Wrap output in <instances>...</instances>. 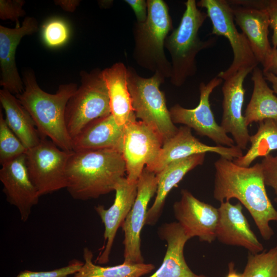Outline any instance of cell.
I'll list each match as a JSON object with an SVG mask.
<instances>
[{
    "instance_id": "obj_8",
    "label": "cell",
    "mask_w": 277,
    "mask_h": 277,
    "mask_svg": "<svg viewBox=\"0 0 277 277\" xmlns=\"http://www.w3.org/2000/svg\"><path fill=\"white\" fill-rule=\"evenodd\" d=\"M198 7L205 8L212 26L211 34L226 38L232 48L233 58L230 66L217 76L225 80L240 69L258 66L259 64L243 33L236 29L232 8L226 0H201Z\"/></svg>"
},
{
    "instance_id": "obj_24",
    "label": "cell",
    "mask_w": 277,
    "mask_h": 277,
    "mask_svg": "<svg viewBox=\"0 0 277 277\" xmlns=\"http://www.w3.org/2000/svg\"><path fill=\"white\" fill-rule=\"evenodd\" d=\"M127 68L121 62L102 70L108 89L111 114L121 126L136 119L127 85Z\"/></svg>"
},
{
    "instance_id": "obj_32",
    "label": "cell",
    "mask_w": 277,
    "mask_h": 277,
    "mask_svg": "<svg viewBox=\"0 0 277 277\" xmlns=\"http://www.w3.org/2000/svg\"><path fill=\"white\" fill-rule=\"evenodd\" d=\"M84 262L74 259L64 267L49 270L33 271L25 270L21 271L15 277H68L76 273L82 267Z\"/></svg>"
},
{
    "instance_id": "obj_18",
    "label": "cell",
    "mask_w": 277,
    "mask_h": 277,
    "mask_svg": "<svg viewBox=\"0 0 277 277\" xmlns=\"http://www.w3.org/2000/svg\"><path fill=\"white\" fill-rule=\"evenodd\" d=\"M38 29L37 20L31 16L26 17L19 27L0 26V85L15 95L25 88L15 62L17 47L24 36L36 32Z\"/></svg>"
},
{
    "instance_id": "obj_12",
    "label": "cell",
    "mask_w": 277,
    "mask_h": 277,
    "mask_svg": "<svg viewBox=\"0 0 277 277\" xmlns=\"http://www.w3.org/2000/svg\"><path fill=\"white\" fill-rule=\"evenodd\" d=\"M156 174L145 168L137 181V194L134 203L121 226L124 233V263H144L141 252V233L145 225L148 205L156 194Z\"/></svg>"
},
{
    "instance_id": "obj_22",
    "label": "cell",
    "mask_w": 277,
    "mask_h": 277,
    "mask_svg": "<svg viewBox=\"0 0 277 277\" xmlns=\"http://www.w3.org/2000/svg\"><path fill=\"white\" fill-rule=\"evenodd\" d=\"M124 130L112 114L95 120L72 140L73 151L111 149L121 153Z\"/></svg>"
},
{
    "instance_id": "obj_39",
    "label": "cell",
    "mask_w": 277,
    "mask_h": 277,
    "mask_svg": "<svg viewBox=\"0 0 277 277\" xmlns=\"http://www.w3.org/2000/svg\"><path fill=\"white\" fill-rule=\"evenodd\" d=\"M263 74L265 80L272 84L273 90L277 94V75L270 72H265Z\"/></svg>"
},
{
    "instance_id": "obj_11",
    "label": "cell",
    "mask_w": 277,
    "mask_h": 277,
    "mask_svg": "<svg viewBox=\"0 0 277 277\" xmlns=\"http://www.w3.org/2000/svg\"><path fill=\"white\" fill-rule=\"evenodd\" d=\"M223 80L216 76L207 84L200 83V101L195 108L187 109L175 104L169 109V112L174 124H183L193 129L197 134L208 137L216 145L233 147L235 146L234 140L217 124L209 101L210 94Z\"/></svg>"
},
{
    "instance_id": "obj_29",
    "label": "cell",
    "mask_w": 277,
    "mask_h": 277,
    "mask_svg": "<svg viewBox=\"0 0 277 277\" xmlns=\"http://www.w3.org/2000/svg\"><path fill=\"white\" fill-rule=\"evenodd\" d=\"M240 277H277V244L268 250L249 253Z\"/></svg>"
},
{
    "instance_id": "obj_6",
    "label": "cell",
    "mask_w": 277,
    "mask_h": 277,
    "mask_svg": "<svg viewBox=\"0 0 277 277\" xmlns=\"http://www.w3.org/2000/svg\"><path fill=\"white\" fill-rule=\"evenodd\" d=\"M165 80L157 72L145 78L134 68L127 67V85L135 116L156 131L164 142L178 130L171 120L164 93L160 89Z\"/></svg>"
},
{
    "instance_id": "obj_4",
    "label": "cell",
    "mask_w": 277,
    "mask_h": 277,
    "mask_svg": "<svg viewBox=\"0 0 277 277\" xmlns=\"http://www.w3.org/2000/svg\"><path fill=\"white\" fill-rule=\"evenodd\" d=\"M185 10L178 27L167 37L165 48L171 59L170 82L175 86H182L197 71L196 56L202 50L208 49L216 43L213 37L202 40L199 35L208 17L206 12L201 11L195 0L185 3Z\"/></svg>"
},
{
    "instance_id": "obj_16",
    "label": "cell",
    "mask_w": 277,
    "mask_h": 277,
    "mask_svg": "<svg viewBox=\"0 0 277 277\" xmlns=\"http://www.w3.org/2000/svg\"><path fill=\"white\" fill-rule=\"evenodd\" d=\"M254 68L240 69L224 80L222 88L223 114L220 126L226 133L231 134L236 146L242 150L246 148L250 136L242 113L245 93L243 84Z\"/></svg>"
},
{
    "instance_id": "obj_36",
    "label": "cell",
    "mask_w": 277,
    "mask_h": 277,
    "mask_svg": "<svg viewBox=\"0 0 277 277\" xmlns=\"http://www.w3.org/2000/svg\"><path fill=\"white\" fill-rule=\"evenodd\" d=\"M133 10L138 23L145 22L147 18V2L145 0H125Z\"/></svg>"
},
{
    "instance_id": "obj_26",
    "label": "cell",
    "mask_w": 277,
    "mask_h": 277,
    "mask_svg": "<svg viewBox=\"0 0 277 277\" xmlns=\"http://www.w3.org/2000/svg\"><path fill=\"white\" fill-rule=\"evenodd\" d=\"M253 84L251 98L244 113L246 125L267 119L277 120V96L267 85L263 71L258 66L252 71Z\"/></svg>"
},
{
    "instance_id": "obj_17",
    "label": "cell",
    "mask_w": 277,
    "mask_h": 277,
    "mask_svg": "<svg viewBox=\"0 0 277 277\" xmlns=\"http://www.w3.org/2000/svg\"><path fill=\"white\" fill-rule=\"evenodd\" d=\"M112 205L106 209L98 205L94 209L104 224V243L94 263L105 264L109 261L111 251L117 231L130 211L137 194V182H130L126 177L117 183Z\"/></svg>"
},
{
    "instance_id": "obj_23",
    "label": "cell",
    "mask_w": 277,
    "mask_h": 277,
    "mask_svg": "<svg viewBox=\"0 0 277 277\" xmlns=\"http://www.w3.org/2000/svg\"><path fill=\"white\" fill-rule=\"evenodd\" d=\"M206 153L197 154L173 161L156 174L157 180L156 195L153 204L148 209L145 225L152 226L157 223L170 191L188 172L202 165Z\"/></svg>"
},
{
    "instance_id": "obj_5",
    "label": "cell",
    "mask_w": 277,
    "mask_h": 277,
    "mask_svg": "<svg viewBox=\"0 0 277 277\" xmlns=\"http://www.w3.org/2000/svg\"><path fill=\"white\" fill-rule=\"evenodd\" d=\"M148 15L144 23L133 26V57L141 67L170 78L171 64L165 53V43L173 29L169 7L163 0H147Z\"/></svg>"
},
{
    "instance_id": "obj_9",
    "label": "cell",
    "mask_w": 277,
    "mask_h": 277,
    "mask_svg": "<svg viewBox=\"0 0 277 277\" xmlns=\"http://www.w3.org/2000/svg\"><path fill=\"white\" fill-rule=\"evenodd\" d=\"M72 152L62 150L46 138L27 150L26 164L41 196L66 188V167Z\"/></svg>"
},
{
    "instance_id": "obj_38",
    "label": "cell",
    "mask_w": 277,
    "mask_h": 277,
    "mask_svg": "<svg viewBox=\"0 0 277 277\" xmlns=\"http://www.w3.org/2000/svg\"><path fill=\"white\" fill-rule=\"evenodd\" d=\"M263 72H270L277 75V48L273 49L268 66Z\"/></svg>"
},
{
    "instance_id": "obj_1",
    "label": "cell",
    "mask_w": 277,
    "mask_h": 277,
    "mask_svg": "<svg viewBox=\"0 0 277 277\" xmlns=\"http://www.w3.org/2000/svg\"><path fill=\"white\" fill-rule=\"evenodd\" d=\"M214 166V199L220 203L237 199L250 214L262 238L269 240L274 235L270 223L277 222V210L267 193L261 163L244 167L220 157Z\"/></svg>"
},
{
    "instance_id": "obj_20",
    "label": "cell",
    "mask_w": 277,
    "mask_h": 277,
    "mask_svg": "<svg viewBox=\"0 0 277 277\" xmlns=\"http://www.w3.org/2000/svg\"><path fill=\"white\" fill-rule=\"evenodd\" d=\"M234 20L247 38L263 70L268 66L273 48L268 39L269 15L264 9L230 5Z\"/></svg>"
},
{
    "instance_id": "obj_25",
    "label": "cell",
    "mask_w": 277,
    "mask_h": 277,
    "mask_svg": "<svg viewBox=\"0 0 277 277\" xmlns=\"http://www.w3.org/2000/svg\"><path fill=\"white\" fill-rule=\"evenodd\" d=\"M0 102L4 109L6 123L27 149L41 142L42 137L35 122L28 111L19 102L16 96L3 88L0 90Z\"/></svg>"
},
{
    "instance_id": "obj_13",
    "label": "cell",
    "mask_w": 277,
    "mask_h": 277,
    "mask_svg": "<svg viewBox=\"0 0 277 277\" xmlns=\"http://www.w3.org/2000/svg\"><path fill=\"white\" fill-rule=\"evenodd\" d=\"M207 152L216 153L231 161L243 155V150L236 145L212 146L204 144L192 135L190 128L184 126L178 128L174 135L163 143L156 160L145 168L156 174L173 161Z\"/></svg>"
},
{
    "instance_id": "obj_37",
    "label": "cell",
    "mask_w": 277,
    "mask_h": 277,
    "mask_svg": "<svg viewBox=\"0 0 277 277\" xmlns=\"http://www.w3.org/2000/svg\"><path fill=\"white\" fill-rule=\"evenodd\" d=\"M79 0H56L54 3L65 11L74 12L80 4Z\"/></svg>"
},
{
    "instance_id": "obj_33",
    "label": "cell",
    "mask_w": 277,
    "mask_h": 277,
    "mask_svg": "<svg viewBox=\"0 0 277 277\" xmlns=\"http://www.w3.org/2000/svg\"><path fill=\"white\" fill-rule=\"evenodd\" d=\"M247 7L265 10L269 15L270 27L273 30L272 44L273 49L277 48V0H246Z\"/></svg>"
},
{
    "instance_id": "obj_28",
    "label": "cell",
    "mask_w": 277,
    "mask_h": 277,
    "mask_svg": "<svg viewBox=\"0 0 277 277\" xmlns=\"http://www.w3.org/2000/svg\"><path fill=\"white\" fill-rule=\"evenodd\" d=\"M258 123L257 131L250 136L249 149L245 154L233 160L240 166L249 167L256 159L264 157L277 150V120L267 119Z\"/></svg>"
},
{
    "instance_id": "obj_30",
    "label": "cell",
    "mask_w": 277,
    "mask_h": 277,
    "mask_svg": "<svg viewBox=\"0 0 277 277\" xmlns=\"http://www.w3.org/2000/svg\"><path fill=\"white\" fill-rule=\"evenodd\" d=\"M21 141L8 127L5 118L0 112V164L3 165L27 151Z\"/></svg>"
},
{
    "instance_id": "obj_35",
    "label": "cell",
    "mask_w": 277,
    "mask_h": 277,
    "mask_svg": "<svg viewBox=\"0 0 277 277\" xmlns=\"http://www.w3.org/2000/svg\"><path fill=\"white\" fill-rule=\"evenodd\" d=\"M260 163L265 185L273 189L275 196L274 201L277 203V154L274 156L268 155Z\"/></svg>"
},
{
    "instance_id": "obj_3",
    "label": "cell",
    "mask_w": 277,
    "mask_h": 277,
    "mask_svg": "<svg viewBox=\"0 0 277 277\" xmlns=\"http://www.w3.org/2000/svg\"><path fill=\"white\" fill-rule=\"evenodd\" d=\"M24 91L16 97L34 120L42 138L49 137L62 150L72 152V139L66 127L65 110L68 100L77 88L75 83L61 84L54 94L43 90L34 72H23Z\"/></svg>"
},
{
    "instance_id": "obj_10",
    "label": "cell",
    "mask_w": 277,
    "mask_h": 277,
    "mask_svg": "<svg viewBox=\"0 0 277 277\" xmlns=\"http://www.w3.org/2000/svg\"><path fill=\"white\" fill-rule=\"evenodd\" d=\"M163 143L161 136L141 121L135 119L125 125L121 154L129 182H137L143 169L154 162Z\"/></svg>"
},
{
    "instance_id": "obj_7",
    "label": "cell",
    "mask_w": 277,
    "mask_h": 277,
    "mask_svg": "<svg viewBox=\"0 0 277 277\" xmlns=\"http://www.w3.org/2000/svg\"><path fill=\"white\" fill-rule=\"evenodd\" d=\"M80 86L70 97L65 110V122L72 140L87 125L111 114L108 89L102 70L80 72Z\"/></svg>"
},
{
    "instance_id": "obj_31",
    "label": "cell",
    "mask_w": 277,
    "mask_h": 277,
    "mask_svg": "<svg viewBox=\"0 0 277 277\" xmlns=\"http://www.w3.org/2000/svg\"><path fill=\"white\" fill-rule=\"evenodd\" d=\"M69 36V27L62 19H49L42 26V39L48 47L55 48L63 46L67 42Z\"/></svg>"
},
{
    "instance_id": "obj_21",
    "label": "cell",
    "mask_w": 277,
    "mask_h": 277,
    "mask_svg": "<svg viewBox=\"0 0 277 277\" xmlns=\"http://www.w3.org/2000/svg\"><path fill=\"white\" fill-rule=\"evenodd\" d=\"M157 234L166 242L167 248L162 265L149 277H209L194 273L187 265L184 250L190 239L177 222L162 224Z\"/></svg>"
},
{
    "instance_id": "obj_14",
    "label": "cell",
    "mask_w": 277,
    "mask_h": 277,
    "mask_svg": "<svg viewBox=\"0 0 277 277\" xmlns=\"http://www.w3.org/2000/svg\"><path fill=\"white\" fill-rule=\"evenodd\" d=\"M181 197L173 205L174 217L190 238L197 237L201 242L211 243L216 239L219 219L217 208L195 197L182 189Z\"/></svg>"
},
{
    "instance_id": "obj_19",
    "label": "cell",
    "mask_w": 277,
    "mask_h": 277,
    "mask_svg": "<svg viewBox=\"0 0 277 277\" xmlns=\"http://www.w3.org/2000/svg\"><path fill=\"white\" fill-rule=\"evenodd\" d=\"M219 219L216 229V239L222 244L242 247L249 253H258L264 251L243 212V205L230 201L220 203L217 208Z\"/></svg>"
},
{
    "instance_id": "obj_15",
    "label": "cell",
    "mask_w": 277,
    "mask_h": 277,
    "mask_svg": "<svg viewBox=\"0 0 277 277\" xmlns=\"http://www.w3.org/2000/svg\"><path fill=\"white\" fill-rule=\"evenodd\" d=\"M0 181L7 201L16 208L22 222L27 221L41 196L30 177L25 153L2 165Z\"/></svg>"
},
{
    "instance_id": "obj_2",
    "label": "cell",
    "mask_w": 277,
    "mask_h": 277,
    "mask_svg": "<svg viewBox=\"0 0 277 277\" xmlns=\"http://www.w3.org/2000/svg\"><path fill=\"white\" fill-rule=\"evenodd\" d=\"M125 173V162L116 150L73 151L66 167V188L75 200L97 199L114 191Z\"/></svg>"
},
{
    "instance_id": "obj_27",
    "label": "cell",
    "mask_w": 277,
    "mask_h": 277,
    "mask_svg": "<svg viewBox=\"0 0 277 277\" xmlns=\"http://www.w3.org/2000/svg\"><path fill=\"white\" fill-rule=\"evenodd\" d=\"M93 254L87 247L83 250L84 264L71 277H141L151 272L154 268L150 263L122 264L113 266H102L92 262ZM69 277V276H68Z\"/></svg>"
},
{
    "instance_id": "obj_34",
    "label": "cell",
    "mask_w": 277,
    "mask_h": 277,
    "mask_svg": "<svg viewBox=\"0 0 277 277\" xmlns=\"http://www.w3.org/2000/svg\"><path fill=\"white\" fill-rule=\"evenodd\" d=\"M25 3L24 0H1L0 18L14 22L15 27H19V19L25 15L23 7Z\"/></svg>"
},
{
    "instance_id": "obj_40",
    "label": "cell",
    "mask_w": 277,
    "mask_h": 277,
    "mask_svg": "<svg viewBox=\"0 0 277 277\" xmlns=\"http://www.w3.org/2000/svg\"><path fill=\"white\" fill-rule=\"evenodd\" d=\"M226 277H240V274L236 271L233 262L229 263L228 273Z\"/></svg>"
}]
</instances>
